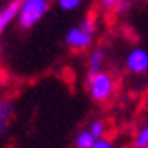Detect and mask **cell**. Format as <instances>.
<instances>
[{"instance_id": "9", "label": "cell", "mask_w": 148, "mask_h": 148, "mask_svg": "<svg viewBox=\"0 0 148 148\" xmlns=\"http://www.w3.org/2000/svg\"><path fill=\"white\" fill-rule=\"evenodd\" d=\"M9 115H11V102L4 101L2 106H0V122H2V131L5 129V120H7Z\"/></svg>"}, {"instance_id": "5", "label": "cell", "mask_w": 148, "mask_h": 148, "mask_svg": "<svg viewBox=\"0 0 148 148\" xmlns=\"http://www.w3.org/2000/svg\"><path fill=\"white\" fill-rule=\"evenodd\" d=\"M21 5H23V0H11V2L2 9V12H0V30H5L7 25L20 16Z\"/></svg>"}, {"instance_id": "1", "label": "cell", "mask_w": 148, "mask_h": 148, "mask_svg": "<svg viewBox=\"0 0 148 148\" xmlns=\"http://www.w3.org/2000/svg\"><path fill=\"white\" fill-rule=\"evenodd\" d=\"M88 90H90V95L94 101L97 102H104L106 99L111 97L113 94V78L106 72H88Z\"/></svg>"}, {"instance_id": "12", "label": "cell", "mask_w": 148, "mask_h": 148, "mask_svg": "<svg viewBox=\"0 0 148 148\" xmlns=\"http://www.w3.org/2000/svg\"><path fill=\"white\" fill-rule=\"evenodd\" d=\"M81 28L86 30L88 34H94V30H95V23H94V20H92V18H86V20L81 23Z\"/></svg>"}, {"instance_id": "6", "label": "cell", "mask_w": 148, "mask_h": 148, "mask_svg": "<svg viewBox=\"0 0 148 148\" xmlns=\"http://www.w3.org/2000/svg\"><path fill=\"white\" fill-rule=\"evenodd\" d=\"M95 141H97V138L92 134L90 131H83L76 138V148H92Z\"/></svg>"}, {"instance_id": "10", "label": "cell", "mask_w": 148, "mask_h": 148, "mask_svg": "<svg viewBox=\"0 0 148 148\" xmlns=\"http://www.w3.org/2000/svg\"><path fill=\"white\" fill-rule=\"evenodd\" d=\"M58 4L65 11H74V9H78L83 4V0H58Z\"/></svg>"}, {"instance_id": "3", "label": "cell", "mask_w": 148, "mask_h": 148, "mask_svg": "<svg viewBox=\"0 0 148 148\" xmlns=\"http://www.w3.org/2000/svg\"><path fill=\"white\" fill-rule=\"evenodd\" d=\"M125 64H127V69L134 74H141V72L148 71V51L141 49V48L132 49L127 55Z\"/></svg>"}, {"instance_id": "7", "label": "cell", "mask_w": 148, "mask_h": 148, "mask_svg": "<svg viewBox=\"0 0 148 148\" xmlns=\"http://www.w3.org/2000/svg\"><path fill=\"white\" fill-rule=\"evenodd\" d=\"M102 51L101 49H97L94 55L90 57V69H88V72H99L101 71V65H102Z\"/></svg>"}, {"instance_id": "8", "label": "cell", "mask_w": 148, "mask_h": 148, "mask_svg": "<svg viewBox=\"0 0 148 148\" xmlns=\"http://www.w3.org/2000/svg\"><path fill=\"white\" fill-rule=\"evenodd\" d=\"M134 145H136V148H148V123L138 132Z\"/></svg>"}, {"instance_id": "11", "label": "cell", "mask_w": 148, "mask_h": 148, "mask_svg": "<svg viewBox=\"0 0 148 148\" xmlns=\"http://www.w3.org/2000/svg\"><path fill=\"white\" fill-rule=\"evenodd\" d=\"M90 132L94 134L97 139H101V138H102V134H104V123H102V122H99V120H97V122H94V123L90 125Z\"/></svg>"}, {"instance_id": "14", "label": "cell", "mask_w": 148, "mask_h": 148, "mask_svg": "<svg viewBox=\"0 0 148 148\" xmlns=\"http://www.w3.org/2000/svg\"><path fill=\"white\" fill-rule=\"evenodd\" d=\"M116 2H120V0H102V4H104L106 7H111V5H115Z\"/></svg>"}, {"instance_id": "13", "label": "cell", "mask_w": 148, "mask_h": 148, "mask_svg": "<svg viewBox=\"0 0 148 148\" xmlns=\"http://www.w3.org/2000/svg\"><path fill=\"white\" fill-rule=\"evenodd\" d=\"M92 148H113V145H111V141H108V139H97L95 143H94V146Z\"/></svg>"}, {"instance_id": "2", "label": "cell", "mask_w": 148, "mask_h": 148, "mask_svg": "<svg viewBox=\"0 0 148 148\" xmlns=\"http://www.w3.org/2000/svg\"><path fill=\"white\" fill-rule=\"evenodd\" d=\"M48 11V0H23V5L18 16L21 28H32Z\"/></svg>"}, {"instance_id": "4", "label": "cell", "mask_w": 148, "mask_h": 148, "mask_svg": "<svg viewBox=\"0 0 148 148\" xmlns=\"http://www.w3.org/2000/svg\"><path fill=\"white\" fill-rule=\"evenodd\" d=\"M65 42L74 49H83L92 42V34H88L81 27H74L65 34Z\"/></svg>"}]
</instances>
